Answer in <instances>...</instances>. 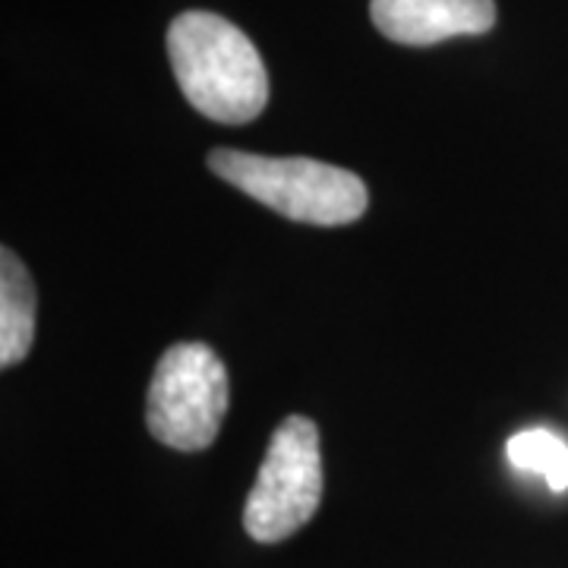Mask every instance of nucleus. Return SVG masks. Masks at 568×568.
<instances>
[{
    "label": "nucleus",
    "instance_id": "obj_4",
    "mask_svg": "<svg viewBox=\"0 0 568 568\" xmlns=\"http://www.w3.org/2000/svg\"><path fill=\"white\" fill-rule=\"evenodd\" d=\"M323 503L320 429L310 417L291 414L275 426L256 484L246 496L244 528L260 544L297 534Z\"/></svg>",
    "mask_w": 568,
    "mask_h": 568
},
{
    "label": "nucleus",
    "instance_id": "obj_1",
    "mask_svg": "<svg viewBox=\"0 0 568 568\" xmlns=\"http://www.w3.org/2000/svg\"><path fill=\"white\" fill-rule=\"evenodd\" d=\"M168 58L183 99L215 123H250L268 104L256 44L219 13L186 10L168 29Z\"/></svg>",
    "mask_w": 568,
    "mask_h": 568
},
{
    "label": "nucleus",
    "instance_id": "obj_3",
    "mask_svg": "<svg viewBox=\"0 0 568 568\" xmlns=\"http://www.w3.org/2000/svg\"><path fill=\"white\" fill-rule=\"evenodd\" d=\"M227 414V369L209 345L183 342L159 357L145 424L149 433L178 452H203L215 443Z\"/></svg>",
    "mask_w": 568,
    "mask_h": 568
},
{
    "label": "nucleus",
    "instance_id": "obj_6",
    "mask_svg": "<svg viewBox=\"0 0 568 568\" xmlns=\"http://www.w3.org/2000/svg\"><path fill=\"white\" fill-rule=\"evenodd\" d=\"M36 284L22 260L3 246L0 253V364H20L36 338Z\"/></svg>",
    "mask_w": 568,
    "mask_h": 568
},
{
    "label": "nucleus",
    "instance_id": "obj_2",
    "mask_svg": "<svg viewBox=\"0 0 568 568\" xmlns=\"http://www.w3.org/2000/svg\"><path fill=\"white\" fill-rule=\"evenodd\" d=\"M209 171L291 222L335 227L357 222L369 205L366 183L354 171L316 159H268L241 149H212Z\"/></svg>",
    "mask_w": 568,
    "mask_h": 568
},
{
    "label": "nucleus",
    "instance_id": "obj_7",
    "mask_svg": "<svg viewBox=\"0 0 568 568\" xmlns=\"http://www.w3.org/2000/svg\"><path fill=\"white\" fill-rule=\"evenodd\" d=\"M508 462L547 480L552 493L568 489V443L547 426L521 429L508 439Z\"/></svg>",
    "mask_w": 568,
    "mask_h": 568
},
{
    "label": "nucleus",
    "instance_id": "obj_5",
    "mask_svg": "<svg viewBox=\"0 0 568 568\" xmlns=\"http://www.w3.org/2000/svg\"><path fill=\"white\" fill-rule=\"evenodd\" d=\"M369 17L386 39L426 48L455 36H484L496 26L493 0H369Z\"/></svg>",
    "mask_w": 568,
    "mask_h": 568
}]
</instances>
